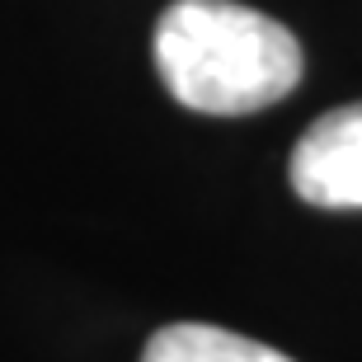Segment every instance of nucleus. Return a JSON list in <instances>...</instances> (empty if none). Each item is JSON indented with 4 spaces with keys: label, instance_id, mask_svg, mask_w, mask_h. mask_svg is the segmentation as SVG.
Masks as SVG:
<instances>
[{
    "label": "nucleus",
    "instance_id": "f257e3e1",
    "mask_svg": "<svg viewBox=\"0 0 362 362\" xmlns=\"http://www.w3.org/2000/svg\"><path fill=\"white\" fill-rule=\"evenodd\" d=\"M156 71L193 113H259L301 81V42L235 0H175L156 24Z\"/></svg>",
    "mask_w": 362,
    "mask_h": 362
},
{
    "label": "nucleus",
    "instance_id": "f03ea898",
    "mask_svg": "<svg viewBox=\"0 0 362 362\" xmlns=\"http://www.w3.org/2000/svg\"><path fill=\"white\" fill-rule=\"evenodd\" d=\"M292 188L310 207H362V104L310 122L292 151Z\"/></svg>",
    "mask_w": 362,
    "mask_h": 362
},
{
    "label": "nucleus",
    "instance_id": "7ed1b4c3",
    "mask_svg": "<svg viewBox=\"0 0 362 362\" xmlns=\"http://www.w3.org/2000/svg\"><path fill=\"white\" fill-rule=\"evenodd\" d=\"M141 362H292V358L245 334H230L221 325L179 320V325H165L160 334H151Z\"/></svg>",
    "mask_w": 362,
    "mask_h": 362
}]
</instances>
